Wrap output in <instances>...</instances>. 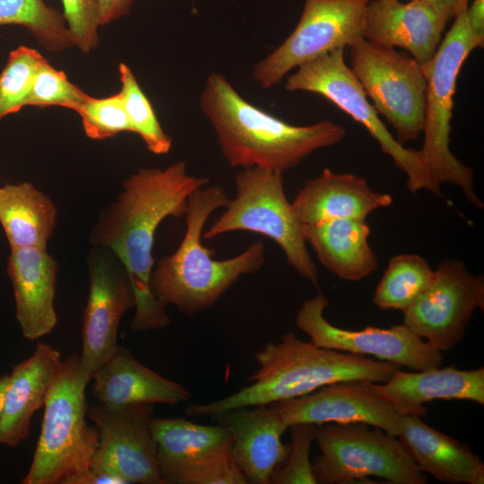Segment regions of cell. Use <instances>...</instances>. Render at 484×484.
I'll return each mask as SVG.
<instances>
[{
    "label": "cell",
    "mask_w": 484,
    "mask_h": 484,
    "mask_svg": "<svg viewBox=\"0 0 484 484\" xmlns=\"http://www.w3.org/2000/svg\"><path fill=\"white\" fill-rule=\"evenodd\" d=\"M209 182L207 177L189 175L182 160L166 169H139L124 181L117 197L99 214L90 242L110 251L127 273L135 297L132 332L169 325L167 306L151 289L155 232L167 217L183 216L190 194Z\"/></svg>",
    "instance_id": "6da1fadb"
},
{
    "label": "cell",
    "mask_w": 484,
    "mask_h": 484,
    "mask_svg": "<svg viewBox=\"0 0 484 484\" xmlns=\"http://www.w3.org/2000/svg\"><path fill=\"white\" fill-rule=\"evenodd\" d=\"M200 108L232 167H261L283 173L346 134L341 125L330 119L310 125L288 124L246 101L219 73L208 76Z\"/></svg>",
    "instance_id": "7a4b0ae2"
},
{
    "label": "cell",
    "mask_w": 484,
    "mask_h": 484,
    "mask_svg": "<svg viewBox=\"0 0 484 484\" xmlns=\"http://www.w3.org/2000/svg\"><path fill=\"white\" fill-rule=\"evenodd\" d=\"M258 368L250 385L208 403H189L188 416L212 417L246 406L269 405L299 397L341 381L387 382L401 367L362 355L328 350L299 340L293 332L268 342L255 355Z\"/></svg>",
    "instance_id": "3957f363"
},
{
    "label": "cell",
    "mask_w": 484,
    "mask_h": 484,
    "mask_svg": "<svg viewBox=\"0 0 484 484\" xmlns=\"http://www.w3.org/2000/svg\"><path fill=\"white\" fill-rule=\"evenodd\" d=\"M224 188L211 185L194 191L184 214L186 232L174 253L161 256L151 275L153 295L187 315L212 307L241 277L258 272L265 260L264 246L252 243L239 255L223 260L202 243L209 216L229 202Z\"/></svg>",
    "instance_id": "277c9868"
},
{
    "label": "cell",
    "mask_w": 484,
    "mask_h": 484,
    "mask_svg": "<svg viewBox=\"0 0 484 484\" xmlns=\"http://www.w3.org/2000/svg\"><path fill=\"white\" fill-rule=\"evenodd\" d=\"M91 379L73 353L62 360L48 392L41 430L22 484H68L90 469L99 432L86 422Z\"/></svg>",
    "instance_id": "5b68a950"
},
{
    "label": "cell",
    "mask_w": 484,
    "mask_h": 484,
    "mask_svg": "<svg viewBox=\"0 0 484 484\" xmlns=\"http://www.w3.org/2000/svg\"><path fill=\"white\" fill-rule=\"evenodd\" d=\"M468 6V5H467ZM467 6L454 17L452 27L440 42L429 63L422 67L426 81L424 141L419 156L433 179L461 188L466 199L478 208L483 203L476 194L473 170L450 151L454 95L461 68L472 50L482 48L471 30Z\"/></svg>",
    "instance_id": "8992f818"
},
{
    "label": "cell",
    "mask_w": 484,
    "mask_h": 484,
    "mask_svg": "<svg viewBox=\"0 0 484 484\" xmlns=\"http://www.w3.org/2000/svg\"><path fill=\"white\" fill-rule=\"evenodd\" d=\"M235 196L203 234L214 238L237 230L252 231L273 240L288 264L318 288V274L307 248L303 223L283 188L282 172L261 167L243 169L235 177Z\"/></svg>",
    "instance_id": "52a82bcc"
},
{
    "label": "cell",
    "mask_w": 484,
    "mask_h": 484,
    "mask_svg": "<svg viewBox=\"0 0 484 484\" xmlns=\"http://www.w3.org/2000/svg\"><path fill=\"white\" fill-rule=\"evenodd\" d=\"M364 423L316 426L321 454L313 462L316 484H349L369 476L392 484H426L420 471L397 437Z\"/></svg>",
    "instance_id": "ba28073f"
},
{
    "label": "cell",
    "mask_w": 484,
    "mask_h": 484,
    "mask_svg": "<svg viewBox=\"0 0 484 484\" xmlns=\"http://www.w3.org/2000/svg\"><path fill=\"white\" fill-rule=\"evenodd\" d=\"M284 88L288 91L319 94L361 124L378 143L381 151L406 174L411 193L425 189L440 194V185L431 177L419 151L400 143L369 103L360 82L344 61L343 48L331 50L300 65L287 77Z\"/></svg>",
    "instance_id": "9c48e42d"
},
{
    "label": "cell",
    "mask_w": 484,
    "mask_h": 484,
    "mask_svg": "<svg viewBox=\"0 0 484 484\" xmlns=\"http://www.w3.org/2000/svg\"><path fill=\"white\" fill-rule=\"evenodd\" d=\"M350 69L373 107L393 125L397 141L417 140L423 131L427 81L410 55L362 39L349 47Z\"/></svg>",
    "instance_id": "30bf717a"
},
{
    "label": "cell",
    "mask_w": 484,
    "mask_h": 484,
    "mask_svg": "<svg viewBox=\"0 0 484 484\" xmlns=\"http://www.w3.org/2000/svg\"><path fill=\"white\" fill-rule=\"evenodd\" d=\"M369 1L304 0L301 16L290 35L255 65V81L263 89L271 88L300 65L364 39Z\"/></svg>",
    "instance_id": "8fae6325"
},
{
    "label": "cell",
    "mask_w": 484,
    "mask_h": 484,
    "mask_svg": "<svg viewBox=\"0 0 484 484\" xmlns=\"http://www.w3.org/2000/svg\"><path fill=\"white\" fill-rule=\"evenodd\" d=\"M476 309H484L483 276L472 275L461 261L446 259L402 312V324L436 350L447 351L463 338Z\"/></svg>",
    "instance_id": "7c38bea8"
},
{
    "label": "cell",
    "mask_w": 484,
    "mask_h": 484,
    "mask_svg": "<svg viewBox=\"0 0 484 484\" xmlns=\"http://www.w3.org/2000/svg\"><path fill=\"white\" fill-rule=\"evenodd\" d=\"M328 305L325 296L318 292L303 302L296 317L299 330L310 337L316 347L369 355L378 360L406 367L414 371L438 367L442 352L418 337L403 324L389 328L366 327L348 330L333 325L324 311Z\"/></svg>",
    "instance_id": "4fadbf2b"
},
{
    "label": "cell",
    "mask_w": 484,
    "mask_h": 484,
    "mask_svg": "<svg viewBox=\"0 0 484 484\" xmlns=\"http://www.w3.org/2000/svg\"><path fill=\"white\" fill-rule=\"evenodd\" d=\"M153 404L108 408L98 404L87 415L99 432L90 469L121 478L126 484H164L151 431Z\"/></svg>",
    "instance_id": "5bb4252c"
},
{
    "label": "cell",
    "mask_w": 484,
    "mask_h": 484,
    "mask_svg": "<svg viewBox=\"0 0 484 484\" xmlns=\"http://www.w3.org/2000/svg\"><path fill=\"white\" fill-rule=\"evenodd\" d=\"M89 294L82 326L80 367L91 379L118 346L123 315L135 306L131 282L118 259L93 246L88 256Z\"/></svg>",
    "instance_id": "9a60e30c"
},
{
    "label": "cell",
    "mask_w": 484,
    "mask_h": 484,
    "mask_svg": "<svg viewBox=\"0 0 484 484\" xmlns=\"http://www.w3.org/2000/svg\"><path fill=\"white\" fill-rule=\"evenodd\" d=\"M159 470L164 484H189L212 477L231 456L232 435L220 424L152 417Z\"/></svg>",
    "instance_id": "2e32d148"
},
{
    "label": "cell",
    "mask_w": 484,
    "mask_h": 484,
    "mask_svg": "<svg viewBox=\"0 0 484 484\" xmlns=\"http://www.w3.org/2000/svg\"><path fill=\"white\" fill-rule=\"evenodd\" d=\"M270 405L288 428L300 423H364L396 437L402 425V417L370 388L368 381L335 382Z\"/></svg>",
    "instance_id": "e0dca14e"
},
{
    "label": "cell",
    "mask_w": 484,
    "mask_h": 484,
    "mask_svg": "<svg viewBox=\"0 0 484 484\" xmlns=\"http://www.w3.org/2000/svg\"><path fill=\"white\" fill-rule=\"evenodd\" d=\"M211 418L230 431L231 454L247 483H272L290 450L281 441L288 428L276 409L270 404L246 406Z\"/></svg>",
    "instance_id": "ac0fdd59"
},
{
    "label": "cell",
    "mask_w": 484,
    "mask_h": 484,
    "mask_svg": "<svg viewBox=\"0 0 484 484\" xmlns=\"http://www.w3.org/2000/svg\"><path fill=\"white\" fill-rule=\"evenodd\" d=\"M448 22L427 0H370L364 39L386 48H402L422 66L435 55Z\"/></svg>",
    "instance_id": "d6986e66"
},
{
    "label": "cell",
    "mask_w": 484,
    "mask_h": 484,
    "mask_svg": "<svg viewBox=\"0 0 484 484\" xmlns=\"http://www.w3.org/2000/svg\"><path fill=\"white\" fill-rule=\"evenodd\" d=\"M58 264L42 247L10 248L6 272L13 290L15 316L30 341L50 333L57 324L55 309Z\"/></svg>",
    "instance_id": "ffe728a7"
},
{
    "label": "cell",
    "mask_w": 484,
    "mask_h": 484,
    "mask_svg": "<svg viewBox=\"0 0 484 484\" xmlns=\"http://www.w3.org/2000/svg\"><path fill=\"white\" fill-rule=\"evenodd\" d=\"M368 385L401 417H424L425 403L436 399L469 400L484 404L483 367L471 370L453 366L415 372L400 369L385 383Z\"/></svg>",
    "instance_id": "44dd1931"
},
{
    "label": "cell",
    "mask_w": 484,
    "mask_h": 484,
    "mask_svg": "<svg viewBox=\"0 0 484 484\" xmlns=\"http://www.w3.org/2000/svg\"><path fill=\"white\" fill-rule=\"evenodd\" d=\"M91 380H93V396L108 408L177 404L193 397L185 386L145 367L128 349L119 345Z\"/></svg>",
    "instance_id": "7402d4cb"
},
{
    "label": "cell",
    "mask_w": 484,
    "mask_h": 484,
    "mask_svg": "<svg viewBox=\"0 0 484 484\" xmlns=\"http://www.w3.org/2000/svg\"><path fill=\"white\" fill-rule=\"evenodd\" d=\"M393 197L374 191L362 177L324 169L315 178L306 179L291 203L303 224L334 219H366L373 211L388 207Z\"/></svg>",
    "instance_id": "603a6c76"
},
{
    "label": "cell",
    "mask_w": 484,
    "mask_h": 484,
    "mask_svg": "<svg viewBox=\"0 0 484 484\" xmlns=\"http://www.w3.org/2000/svg\"><path fill=\"white\" fill-rule=\"evenodd\" d=\"M61 354L47 342L13 367L0 419V445L16 447L29 436L31 418L45 400L62 362Z\"/></svg>",
    "instance_id": "cb8c5ba5"
},
{
    "label": "cell",
    "mask_w": 484,
    "mask_h": 484,
    "mask_svg": "<svg viewBox=\"0 0 484 484\" xmlns=\"http://www.w3.org/2000/svg\"><path fill=\"white\" fill-rule=\"evenodd\" d=\"M396 437L422 472L445 483H484V463L469 445L427 425L421 418L402 417Z\"/></svg>",
    "instance_id": "d4e9b609"
},
{
    "label": "cell",
    "mask_w": 484,
    "mask_h": 484,
    "mask_svg": "<svg viewBox=\"0 0 484 484\" xmlns=\"http://www.w3.org/2000/svg\"><path fill=\"white\" fill-rule=\"evenodd\" d=\"M302 230L322 264L338 278L357 281L377 268V259L368 244L370 228L366 219L303 224Z\"/></svg>",
    "instance_id": "484cf974"
},
{
    "label": "cell",
    "mask_w": 484,
    "mask_h": 484,
    "mask_svg": "<svg viewBox=\"0 0 484 484\" xmlns=\"http://www.w3.org/2000/svg\"><path fill=\"white\" fill-rule=\"evenodd\" d=\"M57 213L53 200L31 183L0 186V224L10 248H47Z\"/></svg>",
    "instance_id": "4316f807"
},
{
    "label": "cell",
    "mask_w": 484,
    "mask_h": 484,
    "mask_svg": "<svg viewBox=\"0 0 484 484\" xmlns=\"http://www.w3.org/2000/svg\"><path fill=\"white\" fill-rule=\"evenodd\" d=\"M435 271L422 256L402 254L393 256L373 296L383 310L404 311L428 287Z\"/></svg>",
    "instance_id": "83f0119b"
},
{
    "label": "cell",
    "mask_w": 484,
    "mask_h": 484,
    "mask_svg": "<svg viewBox=\"0 0 484 484\" xmlns=\"http://www.w3.org/2000/svg\"><path fill=\"white\" fill-rule=\"evenodd\" d=\"M4 25L25 27L49 51L74 46L63 13L46 0H0V26Z\"/></svg>",
    "instance_id": "f1b7e54d"
},
{
    "label": "cell",
    "mask_w": 484,
    "mask_h": 484,
    "mask_svg": "<svg viewBox=\"0 0 484 484\" xmlns=\"http://www.w3.org/2000/svg\"><path fill=\"white\" fill-rule=\"evenodd\" d=\"M118 70L122 84L120 93L133 133L142 138L146 148L153 154H167L172 146L171 137L162 129L150 100L129 66L121 63Z\"/></svg>",
    "instance_id": "f546056e"
},
{
    "label": "cell",
    "mask_w": 484,
    "mask_h": 484,
    "mask_svg": "<svg viewBox=\"0 0 484 484\" xmlns=\"http://www.w3.org/2000/svg\"><path fill=\"white\" fill-rule=\"evenodd\" d=\"M44 60L36 49L24 46L10 53L0 73V121L26 106L36 73Z\"/></svg>",
    "instance_id": "4dcf8cb0"
},
{
    "label": "cell",
    "mask_w": 484,
    "mask_h": 484,
    "mask_svg": "<svg viewBox=\"0 0 484 484\" xmlns=\"http://www.w3.org/2000/svg\"><path fill=\"white\" fill-rule=\"evenodd\" d=\"M82 119L85 134L93 140L133 132L120 92L96 99L87 96L74 110Z\"/></svg>",
    "instance_id": "1f68e13d"
},
{
    "label": "cell",
    "mask_w": 484,
    "mask_h": 484,
    "mask_svg": "<svg viewBox=\"0 0 484 484\" xmlns=\"http://www.w3.org/2000/svg\"><path fill=\"white\" fill-rule=\"evenodd\" d=\"M87 96L45 59L36 73L26 106H59L75 110Z\"/></svg>",
    "instance_id": "d6a6232c"
},
{
    "label": "cell",
    "mask_w": 484,
    "mask_h": 484,
    "mask_svg": "<svg viewBox=\"0 0 484 484\" xmlns=\"http://www.w3.org/2000/svg\"><path fill=\"white\" fill-rule=\"evenodd\" d=\"M316 425L290 426L291 443L286 460L275 473L273 484H316L309 454L315 438Z\"/></svg>",
    "instance_id": "836d02e7"
},
{
    "label": "cell",
    "mask_w": 484,
    "mask_h": 484,
    "mask_svg": "<svg viewBox=\"0 0 484 484\" xmlns=\"http://www.w3.org/2000/svg\"><path fill=\"white\" fill-rule=\"evenodd\" d=\"M63 15L73 36L74 45L89 53L99 43L98 0H61Z\"/></svg>",
    "instance_id": "e575fe53"
},
{
    "label": "cell",
    "mask_w": 484,
    "mask_h": 484,
    "mask_svg": "<svg viewBox=\"0 0 484 484\" xmlns=\"http://www.w3.org/2000/svg\"><path fill=\"white\" fill-rule=\"evenodd\" d=\"M134 0H98L99 25H106L110 22L126 15Z\"/></svg>",
    "instance_id": "d590c367"
},
{
    "label": "cell",
    "mask_w": 484,
    "mask_h": 484,
    "mask_svg": "<svg viewBox=\"0 0 484 484\" xmlns=\"http://www.w3.org/2000/svg\"><path fill=\"white\" fill-rule=\"evenodd\" d=\"M467 18L473 33L484 42V0H472L468 4Z\"/></svg>",
    "instance_id": "8d00e7d4"
},
{
    "label": "cell",
    "mask_w": 484,
    "mask_h": 484,
    "mask_svg": "<svg viewBox=\"0 0 484 484\" xmlns=\"http://www.w3.org/2000/svg\"><path fill=\"white\" fill-rule=\"evenodd\" d=\"M68 484H126L119 477L91 469L72 479Z\"/></svg>",
    "instance_id": "74e56055"
},
{
    "label": "cell",
    "mask_w": 484,
    "mask_h": 484,
    "mask_svg": "<svg viewBox=\"0 0 484 484\" xmlns=\"http://www.w3.org/2000/svg\"><path fill=\"white\" fill-rule=\"evenodd\" d=\"M449 22L456 13L468 5L469 0H427Z\"/></svg>",
    "instance_id": "f35d334b"
},
{
    "label": "cell",
    "mask_w": 484,
    "mask_h": 484,
    "mask_svg": "<svg viewBox=\"0 0 484 484\" xmlns=\"http://www.w3.org/2000/svg\"><path fill=\"white\" fill-rule=\"evenodd\" d=\"M9 381V375L0 376V419L3 412L4 398Z\"/></svg>",
    "instance_id": "ab89813d"
}]
</instances>
